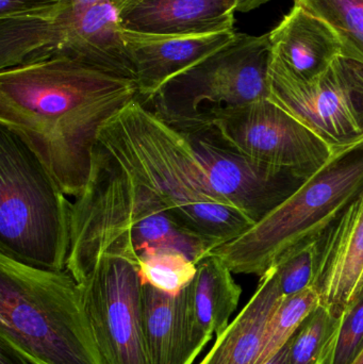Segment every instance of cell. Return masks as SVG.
<instances>
[{
  "label": "cell",
  "mask_w": 363,
  "mask_h": 364,
  "mask_svg": "<svg viewBox=\"0 0 363 364\" xmlns=\"http://www.w3.org/2000/svg\"><path fill=\"white\" fill-rule=\"evenodd\" d=\"M274 267L260 278L249 303L200 364H255L259 356L266 323L283 299Z\"/></svg>",
  "instance_id": "e0dca14e"
},
{
  "label": "cell",
  "mask_w": 363,
  "mask_h": 364,
  "mask_svg": "<svg viewBox=\"0 0 363 364\" xmlns=\"http://www.w3.org/2000/svg\"><path fill=\"white\" fill-rule=\"evenodd\" d=\"M353 364H363V350L362 354L359 355V357L354 361Z\"/></svg>",
  "instance_id": "f546056e"
},
{
  "label": "cell",
  "mask_w": 363,
  "mask_h": 364,
  "mask_svg": "<svg viewBox=\"0 0 363 364\" xmlns=\"http://www.w3.org/2000/svg\"><path fill=\"white\" fill-rule=\"evenodd\" d=\"M196 272L197 263L175 248H149L139 260L142 284H149L170 295L183 292L195 277Z\"/></svg>",
  "instance_id": "ffe728a7"
},
{
  "label": "cell",
  "mask_w": 363,
  "mask_h": 364,
  "mask_svg": "<svg viewBox=\"0 0 363 364\" xmlns=\"http://www.w3.org/2000/svg\"><path fill=\"white\" fill-rule=\"evenodd\" d=\"M155 247L180 250L195 263L211 252L157 197L95 147L87 186L70 205L66 271L79 282L102 255L121 257L139 267L140 257Z\"/></svg>",
  "instance_id": "3957f363"
},
{
  "label": "cell",
  "mask_w": 363,
  "mask_h": 364,
  "mask_svg": "<svg viewBox=\"0 0 363 364\" xmlns=\"http://www.w3.org/2000/svg\"><path fill=\"white\" fill-rule=\"evenodd\" d=\"M139 1L141 0H117L115 4H117L119 13H121ZM270 1L271 0H238V12H251Z\"/></svg>",
  "instance_id": "4316f807"
},
{
  "label": "cell",
  "mask_w": 363,
  "mask_h": 364,
  "mask_svg": "<svg viewBox=\"0 0 363 364\" xmlns=\"http://www.w3.org/2000/svg\"><path fill=\"white\" fill-rule=\"evenodd\" d=\"M236 12L238 0H141L119 18L132 31L198 36L234 31Z\"/></svg>",
  "instance_id": "2e32d148"
},
{
  "label": "cell",
  "mask_w": 363,
  "mask_h": 364,
  "mask_svg": "<svg viewBox=\"0 0 363 364\" xmlns=\"http://www.w3.org/2000/svg\"><path fill=\"white\" fill-rule=\"evenodd\" d=\"M55 57L79 60L134 79L114 1L72 9L47 21L46 44L31 62Z\"/></svg>",
  "instance_id": "8fae6325"
},
{
  "label": "cell",
  "mask_w": 363,
  "mask_h": 364,
  "mask_svg": "<svg viewBox=\"0 0 363 364\" xmlns=\"http://www.w3.org/2000/svg\"><path fill=\"white\" fill-rule=\"evenodd\" d=\"M321 235L305 242L281 257L274 265L283 296L313 288L319 263Z\"/></svg>",
  "instance_id": "603a6c76"
},
{
  "label": "cell",
  "mask_w": 363,
  "mask_h": 364,
  "mask_svg": "<svg viewBox=\"0 0 363 364\" xmlns=\"http://www.w3.org/2000/svg\"><path fill=\"white\" fill-rule=\"evenodd\" d=\"M227 265L213 255L197 263V272L185 288L188 307L197 328L205 335L220 336L230 324L242 289Z\"/></svg>",
  "instance_id": "ac0fdd59"
},
{
  "label": "cell",
  "mask_w": 363,
  "mask_h": 364,
  "mask_svg": "<svg viewBox=\"0 0 363 364\" xmlns=\"http://www.w3.org/2000/svg\"><path fill=\"white\" fill-rule=\"evenodd\" d=\"M273 62L288 76L309 82L343 53L338 34L323 19L294 4L270 32Z\"/></svg>",
  "instance_id": "9a60e30c"
},
{
  "label": "cell",
  "mask_w": 363,
  "mask_h": 364,
  "mask_svg": "<svg viewBox=\"0 0 363 364\" xmlns=\"http://www.w3.org/2000/svg\"><path fill=\"white\" fill-rule=\"evenodd\" d=\"M70 205L33 154L0 127V252L31 267L66 269Z\"/></svg>",
  "instance_id": "8992f818"
},
{
  "label": "cell",
  "mask_w": 363,
  "mask_h": 364,
  "mask_svg": "<svg viewBox=\"0 0 363 364\" xmlns=\"http://www.w3.org/2000/svg\"><path fill=\"white\" fill-rule=\"evenodd\" d=\"M136 100L134 79L70 58L0 70V127L72 199L89 181L100 130Z\"/></svg>",
  "instance_id": "6da1fadb"
},
{
  "label": "cell",
  "mask_w": 363,
  "mask_h": 364,
  "mask_svg": "<svg viewBox=\"0 0 363 364\" xmlns=\"http://www.w3.org/2000/svg\"><path fill=\"white\" fill-rule=\"evenodd\" d=\"M363 350V289L341 316L340 325L323 364H353Z\"/></svg>",
  "instance_id": "cb8c5ba5"
},
{
  "label": "cell",
  "mask_w": 363,
  "mask_h": 364,
  "mask_svg": "<svg viewBox=\"0 0 363 364\" xmlns=\"http://www.w3.org/2000/svg\"><path fill=\"white\" fill-rule=\"evenodd\" d=\"M96 149L157 197L173 218L211 252L256 224L213 194L194 159L189 138L139 100L100 130Z\"/></svg>",
  "instance_id": "7a4b0ae2"
},
{
  "label": "cell",
  "mask_w": 363,
  "mask_h": 364,
  "mask_svg": "<svg viewBox=\"0 0 363 364\" xmlns=\"http://www.w3.org/2000/svg\"><path fill=\"white\" fill-rule=\"evenodd\" d=\"M313 288L320 304L342 316L363 289V193L321 235Z\"/></svg>",
  "instance_id": "7c38bea8"
},
{
  "label": "cell",
  "mask_w": 363,
  "mask_h": 364,
  "mask_svg": "<svg viewBox=\"0 0 363 364\" xmlns=\"http://www.w3.org/2000/svg\"><path fill=\"white\" fill-rule=\"evenodd\" d=\"M272 61L270 32L236 33L219 50L168 80L144 105L174 123L206 109L269 100Z\"/></svg>",
  "instance_id": "ba28073f"
},
{
  "label": "cell",
  "mask_w": 363,
  "mask_h": 364,
  "mask_svg": "<svg viewBox=\"0 0 363 364\" xmlns=\"http://www.w3.org/2000/svg\"><path fill=\"white\" fill-rule=\"evenodd\" d=\"M0 364H32L10 342L0 337Z\"/></svg>",
  "instance_id": "484cf974"
},
{
  "label": "cell",
  "mask_w": 363,
  "mask_h": 364,
  "mask_svg": "<svg viewBox=\"0 0 363 364\" xmlns=\"http://www.w3.org/2000/svg\"><path fill=\"white\" fill-rule=\"evenodd\" d=\"M78 284L104 364H149L138 265L102 255Z\"/></svg>",
  "instance_id": "30bf717a"
},
{
  "label": "cell",
  "mask_w": 363,
  "mask_h": 364,
  "mask_svg": "<svg viewBox=\"0 0 363 364\" xmlns=\"http://www.w3.org/2000/svg\"><path fill=\"white\" fill-rule=\"evenodd\" d=\"M236 30L198 36L144 33L121 27V38L134 70L143 104L177 75L202 62L224 45Z\"/></svg>",
  "instance_id": "4fadbf2b"
},
{
  "label": "cell",
  "mask_w": 363,
  "mask_h": 364,
  "mask_svg": "<svg viewBox=\"0 0 363 364\" xmlns=\"http://www.w3.org/2000/svg\"><path fill=\"white\" fill-rule=\"evenodd\" d=\"M338 34L343 55L363 62V0H294Z\"/></svg>",
  "instance_id": "44dd1931"
},
{
  "label": "cell",
  "mask_w": 363,
  "mask_h": 364,
  "mask_svg": "<svg viewBox=\"0 0 363 364\" xmlns=\"http://www.w3.org/2000/svg\"><path fill=\"white\" fill-rule=\"evenodd\" d=\"M319 304V294L313 287L283 296L266 323L255 364H266L281 352Z\"/></svg>",
  "instance_id": "d6986e66"
},
{
  "label": "cell",
  "mask_w": 363,
  "mask_h": 364,
  "mask_svg": "<svg viewBox=\"0 0 363 364\" xmlns=\"http://www.w3.org/2000/svg\"><path fill=\"white\" fill-rule=\"evenodd\" d=\"M363 193V143L335 153L309 177L238 239L208 255L234 274L260 278L300 244L321 235L341 212Z\"/></svg>",
  "instance_id": "5b68a950"
},
{
  "label": "cell",
  "mask_w": 363,
  "mask_h": 364,
  "mask_svg": "<svg viewBox=\"0 0 363 364\" xmlns=\"http://www.w3.org/2000/svg\"><path fill=\"white\" fill-rule=\"evenodd\" d=\"M340 321L319 304L290 340L288 364H323Z\"/></svg>",
  "instance_id": "7402d4cb"
},
{
  "label": "cell",
  "mask_w": 363,
  "mask_h": 364,
  "mask_svg": "<svg viewBox=\"0 0 363 364\" xmlns=\"http://www.w3.org/2000/svg\"><path fill=\"white\" fill-rule=\"evenodd\" d=\"M168 124L260 164L307 177L321 170L335 154L317 134L270 100L206 109Z\"/></svg>",
  "instance_id": "52a82bcc"
},
{
  "label": "cell",
  "mask_w": 363,
  "mask_h": 364,
  "mask_svg": "<svg viewBox=\"0 0 363 364\" xmlns=\"http://www.w3.org/2000/svg\"><path fill=\"white\" fill-rule=\"evenodd\" d=\"M269 100L317 134L334 153L363 143V62L341 55L315 80L288 76L272 61Z\"/></svg>",
  "instance_id": "9c48e42d"
},
{
  "label": "cell",
  "mask_w": 363,
  "mask_h": 364,
  "mask_svg": "<svg viewBox=\"0 0 363 364\" xmlns=\"http://www.w3.org/2000/svg\"><path fill=\"white\" fill-rule=\"evenodd\" d=\"M143 321L149 364H192L212 339L191 318L185 289L170 295L143 284Z\"/></svg>",
  "instance_id": "5bb4252c"
},
{
  "label": "cell",
  "mask_w": 363,
  "mask_h": 364,
  "mask_svg": "<svg viewBox=\"0 0 363 364\" xmlns=\"http://www.w3.org/2000/svg\"><path fill=\"white\" fill-rule=\"evenodd\" d=\"M290 342V341H289ZM289 342H288L287 346L281 350V352L277 353L270 361H268L266 364H288V350H289Z\"/></svg>",
  "instance_id": "f1b7e54d"
},
{
  "label": "cell",
  "mask_w": 363,
  "mask_h": 364,
  "mask_svg": "<svg viewBox=\"0 0 363 364\" xmlns=\"http://www.w3.org/2000/svg\"><path fill=\"white\" fill-rule=\"evenodd\" d=\"M0 337L32 364H104L78 282L0 252Z\"/></svg>",
  "instance_id": "277c9868"
},
{
  "label": "cell",
  "mask_w": 363,
  "mask_h": 364,
  "mask_svg": "<svg viewBox=\"0 0 363 364\" xmlns=\"http://www.w3.org/2000/svg\"><path fill=\"white\" fill-rule=\"evenodd\" d=\"M63 11L64 0H0V19H55Z\"/></svg>",
  "instance_id": "d4e9b609"
},
{
  "label": "cell",
  "mask_w": 363,
  "mask_h": 364,
  "mask_svg": "<svg viewBox=\"0 0 363 364\" xmlns=\"http://www.w3.org/2000/svg\"><path fill=\"white\" fill-rule=\"evenodd\" d=\"M117 1V0H64V12L72 9L85 8V6H93L98 2ZM62 13V14H63Z\"/></svg>",
  "instance_id": "83f0119b"
}]
</instances>
